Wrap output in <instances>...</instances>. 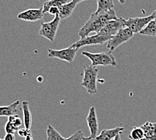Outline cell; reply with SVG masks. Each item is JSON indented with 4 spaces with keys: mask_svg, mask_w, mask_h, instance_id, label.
Segmentation results:
<instances>
[{
    "mask_svg": "<svg viewBox=\"0 0 156 140\" xmlns=\"http://www.w3.org/2000/svg\"><path fill=\"white\" fill-rule=\"evenodd\" d=\"M116 18L117 16L114 9L101 12H95L81 28L78 34L80 38H84L89 36L91 32L98 33L109 21Z\"/></svg>",
    "mask_w": 156,
    "mask_h": 140,
    "instance_id": "1",
    "label": "cell"
},
{
    "mask_svg": "<svg viewBox=\"0 0 156 140\" xmlns=\"http://www.w3.org/2000/svg\"><path fill=\"white\" fill-rule=\"evenodd\" d=\"M99 69L97 67L86 66L83 67V77L81 85L90 94L97 93V79Z\"/></svg>",
    "mask_w": 156,
    "mask_h": 140,
    "instance_id": "2",
    "label": "cell"
},
{
    "mask_svg": "<svg viewBox=\"0 0 156 140\" xmlns=\"http://www.w3.org/2000/svg\"><path fill=\"white\" fill-rule=\"evenodd\" d=\"M82 54L88 58L93 66H116L117 62L115 57L110 51L102 52L99 53H92L87 51H82Z\"/></svg>",
    "mask_w": 156,
    "mask_h": 140,
    "instance_id": "3",
    "label": "cell"
},
{
    "mask_svg": "<svg viewBox=\"0 0 156 140\" xmlns=\"http://www.w3.org/2000/svg\"><path fill=\"white\" fill-rule=\"evenodd\" d=\"M60 21L61 18L58 17V16H55L53 20L50 22H41V27L39 30L38 34L51 42H53L56 37Z\"/></svg>",
    "mask_w": 156,
    "mask_h": 140,
    "instance_id": "4",
    "label": "cell"
},
{
    "mask_svg": "<svg viewBox=\"0 0 156 140\" xmlns=\"http://www.w3.org/2000/svg\"><path fill=\"white\" fill-rule=\"evenodd\" d=\"M77 51V48H75L72 45L66 48L59 50L49 48V49H48V57L52 59H58L60 60L71 63H73L75 58H76Z\"/></svg>",
    "mask_w": 156,
    "mask_h": 140,
    "instance_id": "5",
    "label": "cell"
},
{
    "mask_svg": "<svg viewBox=\"0 0 156 140\" xmlns=\"http://www.w3.org/2000/svg\"><path fill=\"white\" fill-rule=\"evenodd\" d=\"M133 32L130 29L123 28L110 39L108 41L106 47L109 51L112 52L121 45L129 41L133 37Z\"/></svg>",
    "mask_w": 156,
    "mask_h": 140,
    "instance_id": "6",
    "label": "cell"
},
{
    "mask_svg": "<svg viewBox=\"0 0 156 140\" xmlns=\"http://www.w3.org/2000/svg\"><path fill=\"white\" fill-rule=\"evenodd\" d=\"M154 19L153 16L149 15L146 17H136L130 18L128 20H125V28L130 29L133 34L140 33L147 25Z\"/></svg>",
    "mask_w": 156,
    "mask_h": 140,
    "instance_id": "7",
    "label": "cell"
},
{
    "mask_svg": "<svg viewBox=\"0 0 156 140\" xmlns=\"http://www.w3.org/2000/svg\"><path fill=\"white\" fill-rule=\"evenodd\" d=\"M110 38L106 37V36L96 33V34L94 35L87 36V37L84 38H80V40L74 43L72 45V46L79 49L81 47L88 46V45H102L106 43V42H108Z\"/></svg>",
    "mask_w": 156,
    "mask_h": 140,
    "instance_id": "8",
    "label": "cell"
},
{
    "mask_svg": "<svg viewBox=\"0 0 156 140\" xmlns=\"http://www.w3.org/2000/svg\"><path fill=\"white\" fill-rule=\"evenodd\" d=\"M124 22L125 19L122 18H117L116 19L112 20L105 26V27L98 33L102 35H105L110 39L120 30L125 28Z\"/></svg>",
    "mask_w": 156,
    "mask_h": 140,
    "instance_id": "9",
    "label": "cell"
},
{
    "mask_svg": "<svg viewBox=\"0 0 156 140\" xmlns=\"http://www.w3.org/2000/svg\"><path fill=\"white\" fill-rule=\"evenodd\" d=\"M44 14L43 12V8L39 9H28L24 12L19 13L17 18L22 20L34 22L41 20L44 17Z\"/></svg>",
    "mask_w": 156,
    "mask_h": 140,
    "instance_id": "10",
    "label": "cell"
},
{
    "mask_svg": "<svg viewBox=\"0 0 156 140\" xmlns=\"http://www.w3.org/2000/svg\"><path fill=\"white\" fill-rule=\"evenodd\" d=\"M86 121L90 129V136L93 138H96L98 131V121L96 108L94 106H92L90 109L88 115L86 117Z\"/></svg>",
    "mask_w": 156,
    "mask_h": 140,
    "instance_id": "11",
    "label": "cell"
},
{
    "mask_svg": "<svg viewBox=\"0 0 156 140\" xmlns=\"http://www.w3.org/2000/svg\"><path fill=\"white\" fill-rule=\"evenodd\" d=\"M123 131H124V127H117L110 129H103L95 139L96 140H112L117 135L121 134Z\"/></svg>",
    "mask_w": 156,
    "mask_h": 140,
    "instance_id": "12",
    "label": "cell"
},
{
    "mask_svg": "<svg viewBox=\"0 0 156 140\" xmlns=\"http://www.w3.org/2000/svg\"><path fill=\"white\" fill-rule=\"evenodd\" d=\"M22 113H23V123L24 127L30 129L32 124V116L30 107H29V102L28 101L22 102Z\"/></svg>",
    "mask_w": 156,
    "mask_h": 140,
    "instance_id": "13",
    "label": "cell"
},
{
    "mask_svg": "<svg viewBox=\"0 0 156 140\" xmlns=\"http://www.w3.org/2000/svg\"><path fill=\"white\" fill-rule=\"evenodd\" d=\"M77 4H78L74 2H69V3L61 5V7L58 8H59L58 17L61 18V20H64L70 17Z\"/></svg>",
    "mask_w": 156,
    "mask_h": 140,
    "instance_id": "14",
    "label": "cell"
},
{
    "mask_svg": "<svg viewBox=\"0 0 156 140\" xmlns=\"http://www.w3.org/2000/svg\"><path fill=\"white\" fill-rule=\"evenodd\" d=\"M20 100H17L11 105L6 106H0V117H10L16 115L18 112V106H19Z\"/></svg>",
    "mask_w": 156,
    "mask_h": 140,
    "instance_id": "15",
    "label": "cell"
},
{
    "mask_svg": "<svg viewBox=\"0 0 156 140\" xmlns=\"http://www.w3.org/2000/svg\"><path fill=\"white\" fill-rule=\"evenodd\" d=\"M145 138H156V123L146 122L141 126Z\"/></svg>",
    "mask_w": 156,
    "mask_h": 140,
    "instance_id": "16",
    "label": "cell"
},
{
    "mask_svg": "<svg viewBox=\"0 0 156 140\" xmlns=\"http://www.w3.org/2000/svg\"><path fill=\"white\" fill-rule=\"evenodd\" d=\"M68 0H48L44 2L43 5V12L44 14L48 13V9L52 7H58L59 8L61 5L66 4L67 3Z\"/></svg>",
    "mask_w": 156,
    "mask_h": 140,
    "instance_id": "17",
    "label": "cell"
},
{
    "mask_svg": "<svg viewBox=\"0 0 156 140\" xmlns=\"http://www.w3.org/2000/svg\"><path fill=\"white\" fill-rule=\"evenodd\" d=\"M96 12L108 11L114 8L113 0H97Z\"/></svg>",
    "mask_w": 156,
    "mask_h": 140,
    "instance_id": "18",
    "label": "cell"
},
{
    "mask_svg": "<svg viewBox=\"0 0 156 140\" xmlns=\"http://www.w3.org/2000/svg\"><path fill=\"white\" fill-rule=\"evenodd\" d=\"M142 35L151 36V37H155L156 36V19H153L149 22L144 30L140 32Z\"/></svg>",
    "mask_w": 156,
    "mask_h": 140,
    "instance_id": "19",
    "label": "cell"
},
{
    "mask_svg": "<svg viewBox=\"0 0 156 140\" xmlns=\"http://www.w3.org/2000/svg\"><path fill=\"white\" fill-rule=\"evenodd\" d=\"M47 140H66L52 125H48L47 129Z\"/></svg>",
    "mask_w": 156,
    "mask_h": 140,
    "instance_id": "20",
    "label": "cell"
},
{
    "mask_svg": "<svg viewBox=\"0 0 156 140\" xmlns=\"http://www.w3.org/2000/svg\"><path fill=\"white\" fill-rule=\"evenodd\" d=\"M129 138L131 140H139L145 138V133L144 129L141 128V127H133L131 133H130Z\"/></svg>",
    "mask_w": 156,
    "mask_h": 140,
    "instance_id": "21",
    "label": "cell"
},
{
    "mask_svg": "<svg viewBox=\"0 0 156 140\" xmlns=\"http://www.w3.org/2000/svg\"><path fill=\"white\" fill-rule=\"evenodd\" d=\"M8 121L12 122L13 123V125H14L16 127H17L18 129H20V127L22 125V119L20 118L17 114H16V115L9 117Z\"/></svg>",
    "mask_w": 156,
    "mask_h": 140,
    "instance_id": "22",
    "label": "cell"
},
{
    "mask_svg": "<svg viewBox=\"0 0 156 140\" xmlns=\"http://www.w3.org/2000/svg\"><path fill=\"white\" fill-rule=\"evenodd\" d=\"M4 129L6 133H12V134H14V133L18 131V129L17 127L13 125V123L10 122L9 121H8V122L5 123V127H4Z\"/></svg>",
    "mask_w": 156,
    "mask_h": 140,
    "instance_id": "23",
    "label": "cell"
},
{
    "mask_svg": "<svg viewBox=\"0 0 156 140\" xmlns=\"http://www.w3.org/2000/svg\"><path fill=\"white\" fill-rule=\"evenodd\" d=\"M83 138V133L82 130H78L76 133H73L66 140H82Z\"/></svg>",
    "mask_w": 156,
    "mask_h": 140,
    "instance_id": "24",
    "label": "cell"
},
{
    "mask_svg": "<svg viewBox=\"0 0 156 140\" xmlns=\"http://www.w3.org/2000/svg\"><path fill=\"white\" fill-rule=\"evenodd\" d=\"M17 132H18V135L20 137V138H26L28 135L31 134L30 129H28L27 128L19 129Z\"/></svg>",
    "mask_w": 156,
    "mask_h": 140,
    "instance_id": "25",
    "label": "cell"
},
{
    "mask_svg": "<svg viewBox=\"0 0 156 140\" xmlns=\"http://www.w3.org/2000/svg\"><path fill=\"white\" fill-rule=\"evenodd\" d=\"M48 13L49 14L54 16H58V14H59V8L58 7H52L48 9Z\"/></svg>",
    "mask_w": 156,
    "mask_h": 140,
    "instance_id": "26",
    "label": "cell"
},
{
    "mask_svg": "<svg viewBox=\"0 0 156 140\" xmlns=\"http://www.w3.org/2000/svg\"><path fill=\"white\" fill-rule=\"evenodd\" d=\"M4 140H16V138L14 134L12 133H6L4 137Z\"/></svg>",
    "mask_w": 156,
    "mask_h": 140,
    "instance_id": "27",
    "label": "cell"
},
{
    "mask_svg": "<svg viewBox=\"0 0 156 140\" xmlns=\"http://www.w3.org/2000/svg\"><path fill=\"white\" fill-rule=\"evenodd\" d=\"M82 140H96V139L92 138L91 136H89V137H83Z\"/></svg>",
    "mask_w": 156,
    "mask_h": 140,
    "instance_id": "28",
    "label": "cell"
},
{
    "mask_svg": "<svg viewBox=\"0 0 156 140\" xmlns=\"http://www.w3.org/2000/svg\"><path fill=\"white\" fill-rule=\"evenodd\" d=\"M24 139H25V140H33V137H32V134H30V135H28L27 138H24Z\"/></svg>",
    "mask_w": 156,
    "mask_h": 140,
    "instance_id": "29",
    "label": "cell"
},
{
    "mask_svg": "<svg viewBox=\"0 0 156 140\" xmlns=\"http://www.w3.org/2000/svg\"><path fill=\"white\" fill-rule=\"evenodd\" d=\"M112 140H121V134H119V135H117L115 138L114 139H112Z\"/></svg>",
    "mask_w": 156,
    "mask_h": 140,
    "instance_id": "30",
    "label": "cell"
},
{
    "mask_svg": "<svg viewBox=\"0 0 156 140\" xmlns=\"http://www.w3.org/2000/svg\"><path fill=\"white\" fill-rule=\"evenodd\" d=\"M84 1H87V0H70V2H74L77 3V4H79V3L82 2H84Z\"/></svg>",
    "mask_w": 156,
    "mask_h": 140,
    "instance_id": "31",
    "label": "cell"
},
{
    "mask_svg": "<svg viewBox=\"0 0 156 140\" xmlns=\"http://www.w3.org/2000/svg\"><path fill=\"white\" fill-rule=\"evenodd\" d=\"M151 16H153V18H154V19H156V9L151 14Z\"/></svg>",
    "mask_w": 156,
    "mask_h": 140,
    "instance_id": "32",
    "label": "cell"
},
{
    "mask_svg": "<svg viewBox=\"0 0 156 140\" xmlns=\"http://www.w3.org/2000/svg\"><path fill=\"white\" fill-rule=\"evenodd\" d=\"M118 1L121 3V4H124L125 3V0H118Z\"/></svg>",
    "mask_w": 156,
    "mask_h": 140,
    "instance_id": "33",
    "label": "cell"
},
{
    "mask_svg": "<svg viewBox=\"0 0 156 140\" xmlns=\"http://www.w3.org/2000/svg\"><path fill=\"white\" fill-rule=\"evenodd\" d=\"M139 140H146V138H142V139H139Z\"/></svg>",
    "mask_w": 156,
    "mask_h": 140,
    "instance_id": "34",
    "label": "cell"
},
{
    "mask_svg": "<svg viewBox=\"0 0 156 140\" xmlns=\"http://www.w3.org/2000/svg\"><path fill=\"white\" fill-rule=\"evenodd\" d=\"M0 140H4V139H0Z\"/></svg>",
    "mask_w": 156,
    "mask_h": 140,
    "instance_id": "35",
    "label": "cell"
}]
</instances>
